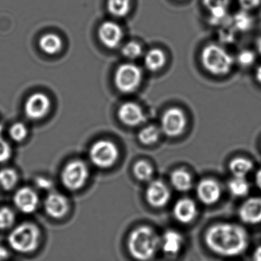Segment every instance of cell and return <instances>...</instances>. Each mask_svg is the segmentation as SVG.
<instances>
[{"label":"cell","mask_w":261,"mask_h":261,"mask_svg":"<svg viewBox=\"0 0 261 261\" xmlns=\"http://www.w3.org/2000/svg\"><path fill=\"white\" fill-rule=\"evenodd\" d=\"M253 163L244 157H236L229 163V170L233 177L245 178L253 169Z\"/></svg>","instance_id":"23"},{"label":"cell","mask_w":261,"mask_h":261,"mask_svg":"<svg viewBox=\"0 0 261 261\" xmlns=\"http://www.w3.org/2000/svg\"><path fill=\"white\" fill-rule=\"evenodd\" d=\"M89 175V169L85 162L72 160L67 163L62 169L61 181L68 190L77 191L85 186Z\"/></svg>","instance_id":"5"},{"label":"cell","mask_w":261,"mask_h":261,"mask_svg":"<svg viewBox=\"0 0 261 261\" xmlns=\"http://www.w3.org/2000/svg\"><path fill=\"white\" fill-rule=\"evenodd\" d=\"M255 182H256L258 189L261 191V169H259L256 172V176H255Z\"/></svg>","instance_id":"39"},{"label":"cell","mask_w":261,"mask_h":261,"mask_svg":"<svg viewBox=\"0 0 261 261\" xmlns=\"http://www.w3.org/2000/svg\"><path fill=\"white\" fill-rule=\"evenodd\" d=\"M128 251L138 261L152 259L160 248V238L149 226H140L133 230L127 240Z\"/></svg>","instance_id":"2"},{"label":"cell","mask_w":261,"mask_h":261,"mask_svg":"<svg viewBox=\"0 0 261 261\" xmlns=\"http://www.w3.org/2000/svg\"><path fill=\"white\" fill-rule=\"evenodd\" d=\"M41 231L37 225L24 222L16 226L8 236L10 247L20 253H30L39 246Z\"/></svg>","instance_id":"3"},{"label":"cell","mask_w":261,"mask_h":261,"mask_svg":"<svg viewBox=\"0 0 261 261\" xmlns=\"http://www.w3.org/2000/svg\"><path fill=\"white\" fill-rule=\"evenodd\" d=\"M170 181L174 189L178 192H188L192 187V176L183 169L174 170L171 174Z\"/></svg>","instance_id":"20"},{"label":"cell","mask_w":261,"mask_h":261,"mask_svg":"<svg viewBox=\"0 0 261 261\" xmlns=\"http://www.w3.org/2000/svg\"><path fill=\"white\" fill-rule=\"evenodd\" d=\"M51 100L46 94L36 93L27 99L25 103V115L32 120L44 118L49 112Z\"/></svg>","instance_id":"9"},{"label":"cell","mask_w":261,"mask_h":261,"mask_svg":"<svg viewBox=\"0 0 261 261\" xmlns=\"http://www.w3.org/2000/svg\"><path fill=\"white\" fill-rule=\"evenodd\" d=\"M196 193L201 203L206 205H212L219 201L221 196V188L215 180L204 178L198 182Z\"/></svg>","instance_id":"13"},{"label":"cell","mask_w":261,"mask_h":261,"mask_svg":"<svg viewBox=\"0 0 261 261\" xmlns=\"http://www.w3.org/2000/svg\"><path fill=\"white\" fill-rule=\"evenodd\" d=\"M9 134L14 141L20 143L27 138L28 129L24 123H16L10 128Z\"/></svg>","instance_id":"32"},{"label":"cell","mask_w":261,"mask_h":261,"mask_svg":"<svg viewBox=\"0 0 261 261\" xmlns=\"http://www.w3.org/2000/svg\"><path fill=\"white\" fill-rule=\"evenodd\" d=\"M19 181V175L14 169L4 168L0 170V187L6 191L14 189Z\"/></svg>","instance_id":"24"},{"label":"cell","mask_w":261,"mask_h":261,"mask_svg":"<svg viewBox=\"0 0 261 261\" xmlns=\"http://www.w3.org/2000/svg\"><path fill=\"white\" fill-rule=\"evenodd\" d=\"M240 219L247 224L261 223V198L253 197L244 201L238 212Z\"/></svg>","instance_id":"16"},{"label":"cell","mask_w":261,"mask_h":261,"mask_svg":"<svg viewBox=\"0 0 261 261\" xmlns=\"http://www.w3.org/2000/svg\"><path fill=\"white\" fill-rule=\"evenodd\" d=\"M197 206L190 198H183L174 204L173 215L175 219L181 224H189L197 216Z\"/></svg>","instance_id":"17"},{"label":"cell","mask_w":261,"mask_h":261,"mask_svg":"<svg viewBox=\"0 0 261 261\" xmlns=\"http://www.w3.org/2000/svg\"><path fill=\"white\" fill-rule=\"evenodd\" d=\"M184 244L182 235L175 230H168L160 238V248L165 254L176 256L181 251Z\"/></svg>","instance_id":"18"},{"label":"cell","mask_w":261,"mask_h":261,"mask_svg":"<svg viewBox=\"0 0 261 261\" xmlns=\"http://www.w3.org/2000/svg\"><path fill=\"white\" fill-rule=\"evenodd\" d=\"M12 156V148L8 142L0 137V163L8 161Z\"/></svg>","instance_id":"34"},{"label":"cell","mask_w":261,"mask_h":261,"mask_svg":"<svg viewBox=\"0 0 261 261\" xmlns=\"http://www.w3.org/2000/svg\"><path fill=\"white\" fill-rule=\"evenodd\" d=\"M233 27L241 32H247L251 29L253 25V19L246 11H241L233 16Z\"/></svg>","instance_id":"29"},{"label":"cell","mask_w":261,"mask_h":261,"mask_svg":"<svg viewBox=\"0 0 261 261\" xmlns=\"http://www.w3.org/2000/svg\"><path fill=\"white\" fill-rule=\"evenodd\" d=\"M228 189L233 196L244 197L248 194L250 186L245 178L233 177L229 181Z\"/></svg>","instance_id":"27"},{"label":"cell","mask_w":261,"mask_h":261,"mask_svg":"<svg viewBox=\"0 0 261 261\" xmlns=\"http://www.w3.org/2000/svg\"><path fill=\"white\" fill-rule=\"evenodd\" d=\"M118 117L122 123L128 126H137L146 120L142 108L134 102H126L120 107Z\"/></svg>","instance_id":"15"},{"label":"cell","mask_w":261,"mask_h":261,"mask_svg":"<svg viewBox=\"0 0 261 261\" xmlns=\"http://www.w3.org/2000/svg\"><path fill=\"white\" fill-rule=\"evenodd\" d=\"M230 0H203L205 8L210 13V22L218 25L227 16V7Z\"/></svg>","instance_id":"19"},{"label":"cell","mask_w":261,"mask_h":261,"mask_svg":"<svg viewBox=\"0 0 261 261\" xmlns=\"http://www.w3.org/2000/svg\"><path fill=\"white\" fill-rule=\"evenodd\" d=\"M16 221V215L11 208L3 207L0 208V230H7L13 227Z\"/></svg>","instance_id":"30"},{"label":"cell","mask_w":261,"mask_h":261,"mask_svg":"<svg viewBox=\"0 0 261 261\" xmlns=\"http://www.w3.org/2000/svg\"><path fill=\"white\" fill-rule=\"evenodd\" d=\"M237 60L241 66L247 68V67L251 66L254 63L256 56L254 53L250 50H244L238 54Z\"/></svg>","instance_id":"33"},{"label":"cell","mask_w":261,"mask_h":261,"mask_svg":"<svg viewBox=\"0 0 261 261\" xmlns=\"http://www.w3.org/2000/svg\"><path fill=\"white\" fill-rule=\"evenodd\" d=\"M39 47L45 54L54 56L62 48V40L58 35L53 33L44 35L39 40Z\"/></svg>","instance_id":"21"},{"label":"cell","mask_w":261,"mask_h":261,"mask_svg":"<svg viewBox=\"0 0 261 261\" xmlns=\"http://www.w3.org/2000/svg\"><path fill=\"white\" fill-rule=\"evenodd\" d=\"M253 261H261V245L255 249L253 254Z\"/></svg>","instance_id":"38"},{"label":"cell","mask_w":261,"mask_h":261,"mask_svg":"<svg viewBox=\"0 0 261 261\" xmlns=\"http://www.w3.org/2000/svg\"><path fill=\"white\" fill-rule=\"evenodd\" d=\"M143 49L141 45L136 42H129L122 48V54L128 59H137L141 56Z\"/></svg>","instance_id":"31"},{"label":"cell","mask_w":261,"mask_h":261,"mask_svg":"<svg viewBox=\"0 0 261 261\" xmlns=\"http://www.w3.org/2000/svg\"><path fill=\"white\" fill-rule=\"evenodd\" d=\"M256 79L259 82V85H261V65L258 67L257 69H256Z\"/></svg>","instance_id":"40"},{"label":"cell","mask_w":261,"mask_h":261,"mask_svg":"<svg viewBox=\"0 0 261 261\" xmlns=\"http://www.w3.org/2000/svg\"><path fill=\"white\" fill-rule=\"evenodd\" d=\"M166 58L164 53L159 48H153L146 53L144 58V64L149 71H158L166 64Z\"/></svg>","instance_id":"22"},{"label":"cell","mask_w":261,"mask_h":261,"mask_svg":"<svg viewBox=\"0 0 261 261\" xmlns=\"http://www.w3.org/2000/svg\"><path fill=\"white\" fill-rule=\"evenodd\" d=\"M160 129L155 125H149L143 128L138 134V140L142 144L146 146L155 144L160 136Z\"/></svg>","instance_id":"26"},{"label":"cell","mask_w":261,"mask_h":261,"mask_svg":"<svg viewBox=\"0 0 261 261\" xmlns=\"http://www.w3.org/2000/svg\"><path fill=\"white\" fill-rule=\"evenodd\" d=\"M240 6L243 10H253L259 7L261 4V0H238Z\"/></svg>","instance_id":"36"},{"label":"cell","mask_w":261,"mask_h":261,"mask_svg":"<svg viewBox=\"0 0 261 261\" xmlns=\"http://www.w3.org/2000/svg\"><path fill=\"white\" fill-rule=\"evenodd\" d=\"M256 49H257L258 53L261 56V37L257 39L256 42Z\"/></svg>","instance_id":"41"},{"label":"cell","mask_w":261,"mask_h":261,"mask_svg":"<svg viewBox=\"0 0 261 261\" xmlns=\"http://www.w3.org/2000/svg\"><path fill=\"white\" fill-rule=\"evenodd\" d=\"M171 198L169 187L160 180L151 181L146 191V201L153 207H163L169 203Z\"/></svg>","instance_id":"11"},{"label":"cell","mask_w":261,"mask_h":261,"mask_svg":"<svg viewBox=\"0 0 261 261\" xmlns=\"http://www.w3.org/2000/svg\"><path fill=\"white\" fill-rule=\"evenodd\" d=\"M35 184L39 189L42 190H50L53 186L51 180L42 176L37 177L35 180Z\"/></svg>","instance_id":"35"},{"label":"cell","mask_w":261,"mask_h":261,"mask_svg":"<svg viewBox=\"0 0 261 261\" xmlns=\"http://www.w3.org/2000/svg\"><path fill=\"white\" fill-rule=\"evenodd\" d=\"M10 257V252L4 246H0V261H6Z\"/></svg>","instance_id":"37"},{"label":"cell","mask_w":261,"mask_h":261,"mask_svg":"<svg viewBox=\"0 0 261 261\" xmlns=\"http://www.w3.org/2000/svg\"><path fill=\"white\" fill-rule=\"evenodd\" d=\"M45 213L54 219H61L68 214L69 202L68 198L59 192H51L44 201Z\"/></svg>","instance_id":"12"},{"label":"cell","mask_w":261,"mask_h":261,"mask_svg":"<svg viewBox=\"0 0 261 261\" xmlns=\"http://www.w3.org/2000/svg\"><path fill=\"white\" fill-rule=\"evenodd\" d=\"M204 242L215 254L232 257L239 256L247 250L249 238L247 231L241 226L219 223L206 230Z\"/></svg>","instance_id":"1"},{"label":"cell","mask_w":261,"mask_h":261,"mask_svg":"<svg viewBox=\"0 0 261 261\" xmlns=\"http://www.w3.org/2000/svg\"><path fill=\"white\" fill-rule=\"evenodd\" d=\"M13 202L19 212L30 215L37 210L39 198L34 189L22 187L16 191L13 196Z\"/></svg>","instance_id":"10"},{"label":"cell","mask_w":261,"mask_h":261,"mask_svg":"<svg viewBox=\"0 0 261 261\" xmlns=\"http://www.w3.org/2000/svg\"><path fill=\"white\" fill-rule=\"evenodd\" d=\"M134 176L141 181H148L152 178L153 169L149 163L139 161L134 166Z\"/></svg>","instance_id":"28"},{"label":"cell","mask_w":261,"mask_h":261,"mask_svg":"<svg viewBox=\"0 0 261 261\" xmlns=\"http://www.w3.org/2000/svg\"><path fill=\"white\" fill-rule=\"evenodd\" d=\"M203 67L213 75H226L233 65L232 56L220 45L211 44L203 48L201 55Z\"/></svg>","instance_id":"4"},{"label":"cell","mask_w":261,"mask_h":261,"mask_svg":"<svg viewBox=\"0 0 261 261\" xmlns=\"http://www.w3.org/2000/svg\"><path fill=\"white\" fill-rule=\"evenodd\" d=\"M131 0H108V10L115 17H124L130 10Z\"/></svg>","instance_id":"25"},{"label":"cell","mask_w":261,"mask_h":261,"mask_svg":"<svg viewBox=\"0 0 261 261\" xmlns=\"http://www.w3.org/2000/svg\"><path fill=\"white\" fill-rule=\"evenodd\" d=\"M142 82V71L134 64H123L115 73L114 82L119 91L125 94L134 92Z\"/></svg>","instance_id":"7"},{"label":"cell","mask_w":261,"mask_h":261,"mask_svg":"<svg viewBox=\"0 0 261 261\" xmlns=\"http://www.w3.org/2000/svg\"><path fill=\"white\" fill-rule=\"evenodd\" d=\"M186 123V115L180 108H169L162 116L161 130L168 137H178L184 132Z\"/></svg>","instance_id":"8"},{"label":"cell","mask_w":261,"mask_h":261,"mask_svg":"<svg viewBox=\"0 0 261 261\" xmlns=\"http://www.w3.org/2000/svg\"><path fill=\"white\" fill-rule=\"evenodd\" d=\"M91 163L100 169L112 167L118 160L119 150L117 146L109 140H101L96 142L89 151Z\"/></svg>","instance_id":"6"},{"label":"cell","mask_w":261,"mask_h":261,"mask_svg":"<svg viewBox=\"0 0 261 261\" xmlns=\"http://www.w3.org/2000/svg\"><path fill=\"white\" fill-rule=\"evenodd\" d=\"M98 36L105 46L114 49L121 43L123 37V30L118 24L107 21L99 28Z\"/></svg>","instance_id":"14"}]
</instances>
